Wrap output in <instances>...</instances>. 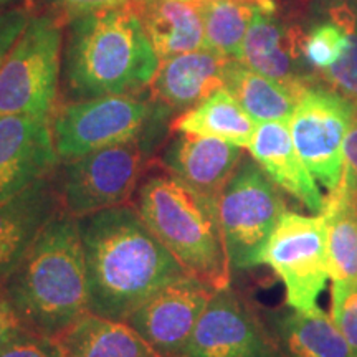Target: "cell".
I'll list each match as a JSON object with an SVG mask.
<instances>
[{"label":"cell","instance_id":"obj_25","mask_svg":"<svg viewBox=\"0 0 357 357\" xmlns=\"http://www.w3.org/2000/svg\"><path fill=\"white\" fill-rule=\"evenodd\" d=\"M200 10L204 19L205 48L229 60H240L243 40L247 37L253 17L258 10L266 8L257 3L223 0L200 3Z\"/></svg>","mask_w":357,"mask_h":357},{"label":"cell","instance_id":"obj_30","mask_svg":"<svg viewBox=\"0 0 357 357\" xmlns=\"http://www.w3.org/2000/svg\"><path fill=\"white\" fill-rule=\"evenodd\" d=\"M56 10V17L61 22L75 20L89 13L109 10L126 6L128 0H48Z\"/></svg>","mask_w":357,"mask_h":357},{"label":"cell","instance_id":"obj_2","mask_svg":"<svg viewBox=\"0 0 357 357\" xmlns=\"http://www.w3.org/2000/svg\"><path fill=\"white\" fill-rule=\"evenodd\" d=\"M2 287L26 329L48 339L91 311L79 218H53Z\"/></svg>","mask_w":357,"mask_h":357},{"label":"cell","instance_id":"obj_19","mask_svg":"<svg viewBox=\"0 0 357 357\" xmlns=\"http://www.w3.org/2000/svg\"><path fill=\"white\" fill-rule=\"evenodd\" d=\"M56 357H160L126 321L89 311L50 337Z\"/></svg>","mask_w":357,"mask_h":357},{"label":"cell","instance_id":"obj_1","mask_svg":"<svg viewBox=\"0 0 357 357\" xmlns=\"http://www.w3.org/2000/svg\"><path fill=\"white\" fill-rule=\"evenodd\" d=\"M89 306L124 321L155 291L187 275L132 204L79 218Z\"/></svg>","mask_w":357,"mask_h":357},{"label":"cell","instance_id":"obj_11","mask_svg":"<svg viewBox=\"0 0 357 357\" xmlns=\"http://www.w3.org/2000/svg\"><path fill=\"white\" fill-rule=\"evenodd\" d=\"M182 357H287L260 310L231 284L217 289Z\"/></svg>","mask_w":357,"mask_h":357},{"label":"cell","instance_id":"obj_15","mask_svg":"<svg viewBox=\"0 0 357 357\" xmlns=\"http://www.w3.org/2000/svg\"><path fill=\"white\" fill-rule=\"evenodd\" d=\"M55 172L0 200V283L10 275L45 227L63 212Z\"/></svg>","mask_w":357,"mask_h":357},{"label":"cell","instance_id":"obj_12","mask_svg":"<svg viewBox=\"0 0 357 357\" xmlns=\"http://www.w3.org/2000/svg\"><path fill=\"white\" fill-rule=\"evenodd\" d=\"M215 291L211 284L184 275L147 298L124 321L160 357H182Z\"/></svg>","mask_w":357,"mask_h":357},{"label":"cell","instance_id":"obj_26","mask_svg":"<svg viewBox=\"0 0 357 357\" xmlns=\"http://www.w3.org/2000/svg\"><path fill=\"white\" fill-rule=\"evenodd\" d=\"M347 30V48L339 60L318 77L324 84L349 100L357 108V15L351 7L337 6L333 8Z\"/></svg>","mask_w":357,"mask_h":357},{"label":"cell","instance_id":"obj_35","mask_svg":"<svg viewBox=\"0 0 357 357\" xmlns=\"http://www.w3.org/2000/svg\"><path fill=\"white\" fill-rule=\"evenodd\" d=\"M17 2H19V0H0V12L7 10V8L15 7L13 3H17Z\"/></svg>","mask_w":357,"mask_h":357},{"label":"cell","instance_id":"obj_34","mask_svg":"<svg viewBox=\"0 0 357 357\" xmlns=\"http://www.w3.org/2000/svg\"><path fill=\"white\" fill-rule=\"evenodd\" d=\"M199 3H207V2H223V0H197ZM234 2H248V3H257V6H260L263 8H266V10H276L273 0H234Z\"/></svg>","mask_w":357,"mask_h":357},{"label":"cell","instance_id":"obj_9","mask_svg":"<svg viewBox=\"0 0 357 357\" xmlns=\"http://www.w3.org/2000/svg\"><path fill=\"white\" fill-rule=\"evenodd\" d=\"M260 265L270 266L283 283L288 307L318 310V298L329 280L324 217L284 212L263 248Z\"/></svg>","mask_w":357,"mask_h":357},{"label":"cell","instance_id":"obj_29","mask_svg":"<svg viewBox=\"0 0 357 357\" xmlns=\"http://www.w3.org/2000/svg\"><path fill=\"white\" fill-rule=\"evenodd\" d=\"M30 10L26 7L15 6L0 12V66L3 65L12 47L25 30L30 20Z\"/></svg>","mask_w":357,"mask_h":357},{"label":"cell","instance_id":"obj_24","mask_svg":"<svg viewBox=\"0 0 357 357\" xmlns=\"http://www.w3.org/2000/svg\"><path fill=\"white\" fill-rule=\"evenodd\" d=\"M329 278L333 283L357 280V213L341 185L324 199Z\"/></svg>","mask_w":357,"mask_h":357},{"label":"cell","instance_id":"obj_4","mask_svg":"<svg viewBox=\"0 0 357 357\" xmlns=\"http://www.w3.org/2000/svg\"><path fill=\"white\" fill-rule=\"evenodd\" d=\"M132 205L187 275L215 289L229 287L231 266L217 200L160 169L144 178Z\"/></svg>","mask_w":357,"mask_h":357},{"label":"cell","instance_id":"obj_5","mask_svg":"<svg viewBox=\"0 0 357 357\" xmlns=\"http://www.w3.org/2000/svg\"><path fill=\"white\" fill-rule=\"evenodd\" d=\"M158 137V129H153L136 139L58 164L55 176L63 212L83 218L132 204L137 189L155 166Z\"/></svg>","mask_w":357,"mask_h":357},{"label":"cell","instance_id":"obj_37","mask_svg":"<svg viewBox=\"0 0 357 357\" xmlns=\"http://www.w3.org/2000/svg\"><path fill=\"white\" fill-rule=\"evenodd\" d=\"M182 2H195V3H199L197 0H182Z\"/></svg>","mask_w":357,"mask_h":357},{"label":"cell","instance_id":"obj_28","mask_svg":"<svg viewBox=\"0 0 357 357\" xmlns=\"http://www.w3.org/2000/svg\"><path fill=\"white\" fill-rule=\"evenodd\" d=\"M331 318L357 357V280L331 284Z\"/></svg>","mask_w":357,"mask_h":357},{"label":"cell","instance_id":"obj_10","mask_svg":"<svg viewBox=\"0 0 357 357\" xmlns=\"http://www.w3.org/2000/svg\"><path fill=\"white\" fill-rule=\"evenodd\" d=\"M357 108L349 100L318 82L301 93L289 119L298 154L329 192L342 176V146Z\"/></svg>","mask_w":357,"mask_h":357},{"label":"cell","instance_id":"obj_6","mask_svg":"<svg viewBox=\"0 0 357 357\" xmlns=\"http://www.w3.org/2000/svg\"><path fill=\"white\" fill-rule=\"evenodd\" d=\"M167 108L139 95H111L75 100L52 116L53 144L60 162L102 147L136 139L158 129Z\"/></svg>","mask_w":357,"mask_h":357},{"label":"cell","instance_id":"obj_36","mask_svg":"<svg viewBox=\"0 0 357 357\" xmlns=\"http://www.w3.org/2000/svg\"><path fill=\"white\" fill-rule=\"evenodd\" d=\"M346 194L349 195L352 207H354V211H356V213H357V190H356V192H347V190H346Z\"/></svg>","mask_w":357,"mask_h":357},{"label":"cell","instance_id":"obj_32","mask_svg":"<svg viewBox=\"0 0 357 357\" xmlns=\"http://www.w3.org/2000/svg\"><path fill=\"white\" fill-rule=\"evenodd\" d=\"M0 357H56L52 341L35 333H25L12 342Z\"/></svg>","mask_w":357,"mask_h":357},{"label":"cell","instance_id":"obj_33","mask_svg":"<svg viewBox=\"0 0 357 357\" xmlns=\"http://www.w3.org/2000/svg\"><path fill=\"white\" fill-rule=\"evenodd\" d=\"M339 185L347 192L357 190V113L342 146V176Z\"/></svg>","mask_w":357,"mask_h":357},{"label":"cell","instance_id":"obj_3","mask_svg":"<svg viewBox=\"0 0 357 357\" xmlns=\"http://www.w3.org/2000/svg\"><path fill=\"white\" fill-rule=\"evenodd\" d=\"M160 58L128 6L75 19L65 78L77 100L139 95L149 88Z\"/></svg>","mask_w":357,"mask_h":357},{"label":"cell","instance_id":"obj_13","mask_svg":"<svg viewBox=\"0 0 357 357\" xmlns=\"http://www.w3.org/2000/svg\"><path fill=\"white\" fill-rule=\"evenodd\" d=\"M50 119L0 114V200L56 171Z\"/></svg>","mask_w":357,"mask_h":357},{"label":"cell","instance_id":"obj_23","mask_svg":"<svg viewBox=\"0 0 357 357\" xmlns=\"http://www.w3.org/2000/svg\"><path fill=\"white\" fill-rule=\"evenodd\" d=\"M225 86L255 123H289L301 93L287 84L257 73L238 60H229L225 68Z\"/></svg>","mask_w":357,"mask_h":357},{"label":"cell","instance_id":"obj_17","mask_svg":"<svg viewBox=\"0 0 357 357\" xmlns=\"http://www.w3.org/2000/svg\"><path fill=\"white\" fill-rule=\"evenodd\" d=\"M248 151L284 194L291 195L312 213L323 212L324 197L294 147L288 123H258Z\"/></svg>","mask_w":357,"mask_h":357},{"label":"cell","instance_id":"obj_16","mask_svg":"<svg viewBox=\"0 0 357 357\" xmlns=\"http://www.w3.org/2000/svg\"><path fill=\"white\" fill-rule=\"evenodd\" d=\"M176 134L158 159V166L205 197L218 202L223 187L243 159V147L217 137Z\"/></svg>","mask_w":357,"mask_h":357},{"label":"cell","instance_id":"obj_14","mask_svg":"<svg viewBox=\"0 0 357 357\" xmlns=\"http://www.w3.org/2000/svg\"><path fill=\"white\" fill-rule=\"evenodd\" d=\"M305 33L281 25L275 12L258 10L243 40L240 60L257 73L287 84L303 93L307 86L321 82L318 73L306 61Z\"/></svg>","mask_w":357,"mask_h":357},{"label":"cell","instance_id":"obj_27","mask_svg":"<svg viewBox=\"0 0 357 357\" xmlns=\"http://www.w3.org/2000/svg\"><path fill=\"white\" fill-rule=\"evenodd\" d=\"M347 48V30L342 20L331 10V20L316 25L305 35L303 52L306 61L316 73L328 70L344 55Z\"/></svg>","mask_w":357,"mask_h":357},{"label":"cell","instance_id":"obj_31","mask_svg":"<svg viewBox=\"0 0 357 357\" xmlns=\"http://www.w3.org/2000/svg\"><path fill=\"white\" fill-rule=\"evenodd\" d=\"M25 333H32L26 329L19 312L15 311L12 301L8 300L6 289L0 283V354L7 349L12 342H15Z\"/></svg>","mask_w":357,"mask_h":357},{"label":"cell","instance_id":"obj_22","mask_svg":"<svg viewBox=\"0 0 357 357\" xmlns=\"http://www.w3.org/2000/svg\"><path fill=\"white\" fill-rule=\"evenodd\" d=\"M257 124L225 86L172 119V132L208 136L248 149Z\"/></svg>","mask_w":357,"mask_h":357},{"label":"cell","instance_id":"obj_21","mask_svg":"<svg viewBox=\"0 0 357 357\" xmlns=\"http://www.w3.org/2000/svg\"><path fill=\"white\" fill-rule=\"evenodd\" d=\"M265 318L287 357H354L331 314L284 307L266 311Z\"/></svg>","mask_w":357,"mask_h":357},{"label":"cell","instance_id":"obj_18","mask_svg":"<svg viewBox=\"0 0 357 357\" xmlns=\"http://www.w3.org/2000/svg\"><path fill=\"white\" fill-rule=\"evenodd\" d=\"M229 58L200 48L160 60L153 82L151 98L169 111H187L223 86Z\"/></svg>","mask_w":357,"mask_h":357},{"label":"cell","instance_id":"obj_8","mask_svg":"<svg viewBox=\"0 0 357 357\" xmlns=\"http://www.w3.org/2000/svg\"><path fill=\"white\" fill-rule=\"evenodd\" d=\"M283 190L253 158L240 160L218 197V217L231 271L260 266V255L287 212Z\"/></svg>","mask_w":357,"mask_h":357},{"label":"cell","instance_id":"obj_20","mask_svg":"<svg viewBox=\"0 0 357 357\" xmlns=\"http://www.w3.org/2000/svg\"><path fill=\"white\" fill-rule=\"evenodd\" d=\"M160 60L205 48L200 3L182 0H128Z\"/></svg>","mask_w":357,"mask_h":357},{"label":"cell","instance_id":"obj_7","mask_svg":"<svg viewBox=\"0 0 357 357\" xmlns=\"http://www.w3.org/2000/svg\"><path fill=\"white\" fill-rule=\"evenodd\" d=\"M61 24L56 15L30 17L0 66V114L52 121L60 83Z\"/></svg>","mask_w":357,"mask_h":357}]
</instances>
